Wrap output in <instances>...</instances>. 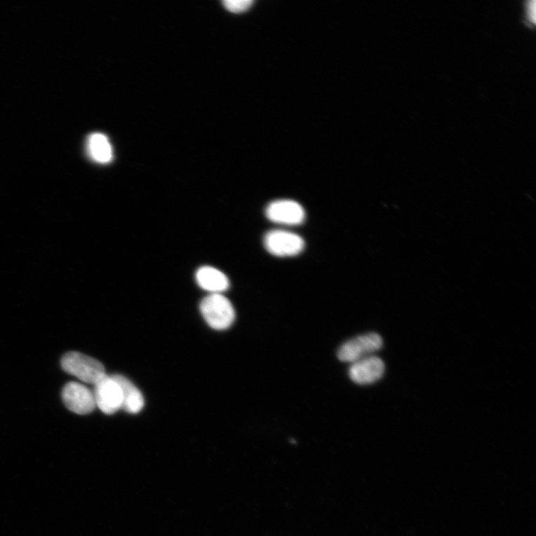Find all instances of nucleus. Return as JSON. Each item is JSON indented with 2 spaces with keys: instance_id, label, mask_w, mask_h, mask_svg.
I'll list each match as a JSON object with an SVG mask.
<instances>
[{
  "instance_id": "f257e3e1",
  "label": "nucleus",
  "mask_w": 536,
  "mask_h": 536,
  "mask_svg": "<svg viewBox=\"0 0 536 536\" xmlns=\"http://www.w3.org/2000/svg\"><path fill=\"white\" fill-rule=\"evenodd\" d=\"M200 310L207 324L215 330H227L236 319L233 304L222 294H211L205 297Z\"/></svg>"
},
{
  "instance_id": "f03ea898",
  "label": "nucleus",
  "mask_w": 536,
  "mask_h": 536,
  "mask_svg": "<svg viewBox=\"0 0 536 536\" xmlns=\"http://www.w3.org/2000/svg\"><path fill=\"white\" fill-rule=\"evenodd\" d=\"M62 367L80 381L94 386L107 375L101 362L78 351L66 353L62 359Z\"/></svg>"
},
{
  "instance_id": "7ed1b4c3",
  "label": "nucleus",
  "mask_w": 536,
  "mask_h": 536,
  "mask_svg": "<svg viewBox=\"0 0 536 536\" xmlns=\"http://www.w3.org/2000/svg\"><path fill=\"white\" fill-rule=\"evenodd\" d=\"M382 346L383 340L380 335L369 333L360 335L341 346L337 351V358L341 361L351 364L373 356Z\"/></svg>"
},
{
  "instance_id": "20e7f679",
  "label": "nucleus",
  "mask_w": 536,
  "mask_h": 536,
  "mask_svg": "<svg viewBox=\"0 0 536 536\" xmlns=\"http://www.w3.org/2000/svg\"><path fill=\"white\" fill-rule=\"evenodd\" d=\"M264 246L271 254L279 257H295L304 248V241L299 235L283 229H274L264 238Z\"/></svg>"
},
{
  "instance_id": "39448f33",
  "label": "nucleus",
  "mask_w": 536,
  "mask_h": 536,
  "mask_svg": "<svg viewBox=\"0 0 536 536\" xmlns=\"http://www.w3.org/2000/svg\"><path fill=\"white\" fill-rule=\"evenodd\" d=\"M96 407L106 414L112 415L123 406V394L112 375H106L95 385L93 391Z\"/></svg>"
},
{
  "instance_id": "423d86ee",
  "label": "nucleus",
  "mask_w": 536,
  "mask_h": 536,
  "mask_svg": "<svg viewBox=\"0 0 536 536\" xmlns=\"http://www.w3.org/2000/svg\"><path fill=\"white\" fill-rule=\"evenodd\" d=\"M265 215L274 223L287 226L300 225L304 221L303 207L292 200H278L267 206Z\"/></svg>"
},
{
  "instance_id": "0eeeda50",
  "label": "nucleus",
  "mask_w": 536,
  "mask_h": 536,
  "mask_svg": "<svg viewBox=\"0 0 536 536\" xmlns=\"http://www.w3.org/2000/svg\"><path fill=\"white\" fill-rule=\"evenodd\" d=\"M62 398L65 406L79 415H87L96 408L93 392L80 383H68L63 389Z\"/></svg>"
},
{
  "instance_id": "6e6552de",
  "label": "nucleus",
  "mask_w": 536,
  "mask_h": 536,
  "mask_svg": "<svg viewBox=\"0 0 536 536\" xmlns=\"http://www.w3.org/2000/svg\"><path fill=\"white\" fill-rule=\"evenodd\" d=\"M384 371V361L379 357L372 356L351 363L349 375L353 382L368 385L380 380Z\"/></svg>"
},
{
  "instance_id": "1a4fd4ad",
  "label": "nucleus",
  "mask_w": 536,
  "mask_h": 536,
  "mask_svg": "<svg viewBox=\"0 0 536 536\" xmlns=\"http://www.w3.org/2000/svg\"><path fill=\"white\" fill-rule=\"evenodd\" d=\"M196 279L199 286L211 294H222L229 287L227 276L210 266L201 267L196 274Z\"/></svg>"
},
{
  "instance_id": "9d476101",
  "label": "nucleus",
  "mask_w": 536,
  "mask_h": 536,
  "mask_svg": "<svg viewBox=\"0 0 536 536\" xmlns=\"http://www.w3.org/2000/svg\"><path fill=\"white\" fill-rule=\"evenodd\" d=\"M112 376L120 386L121 394H123L121 409L130 414L140 413L145 406V399L140 389L123 375H113Z\"/></svg>"
},
{
  "instance_id": "9b49d317",
  "label": "nucleus",
  "mask_w": 536,
  "mask_h": 536,
  "mask_svg": "<svg viewBox=\"0 0 536 536\" xmlns=\"http://www.w3.org/2000/svg\"><path fill=\"white\" fill-rule=\"evenodd\" d=\"M88 150L96 163L107 164L113 160V149L108 138L100 133L91 134L88 141Z\"/></svg>"
},
{
  "instance_id": "f8f14e48",
  "label": "nucleus",
  "mask_w": 536,
  "mask_h": 536,
  "mask_svg": "<svg viewBox=\"0 0 536 536\" xmlns=\"http://www.w3.org/2000/svg\"><path fill=\"white\" fill-rule=\"evenodd\" d=\"M253 0H225L224 6L234 13H241L248 10L253 5Z\"/></svg>"
}]
</instances>
